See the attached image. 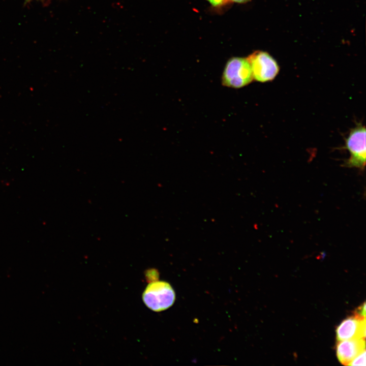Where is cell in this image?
Here are the masks:
<instances>
[{
  "mask_svg": "<svg viewBox=\"0 0 366 366\" xmlns=\"http://www.w3.org/2000/svg\"><path fill=\"white\" fill-rule=\"evenodd\" d=\"M142 299L149 309L160 312L172 306L175 299V294L168 283L156 281L146 287L143 293Z\"/></svg>",
  "mask_w": 366,
  "mask_h": 366,
  "instance_id": "1",
  "label": "cell"
},
{
  "mask_svg": "<svg viewBox=\"0 0 366 366\" xmlns=\"http://www.w3.org/2000/svg\"><path fill=\"white\" fill-rule=\"evenodd\" d=\"M253 80L251 68L247 58L232 57L227 62L222 76L223 86L239 88Z\"/></svg>",
  "mask_w": 366,
  "mask_h": 366,
  "instance_id": "2",
  "label": "cell"
},
{
  "mask_svg": "<svg viewBox=\"0 0 366 366\" xmlns=\"http://www.w3.org/2000/svg\"><path fill=\"white\" fill-rule=\"evenodd\" d=\"M345 146L350 152V157L344 166L363 170L365 166V128L359 125L352 129L346 139Z\"/></svg>",
  "mask_w": 366,
  "mask_h": 366,
  "instance_id": "3",
  "label": "cell"
},
{
  "mask_svg": "<svg viewBox=\"0 0 366 366\" xmlns=\"http://www.w3.org/2000/svg\"><path fill=\"white\" fill-rule=\"evenodd\" d=\"M252 72L253 79L260 82L272 81L279 72L276 60L266 52L256 51L247 58Z\"/></svg>",
  "mask_w": 366,
  "mask_h": 366,
  "instance_id": "4",
  "label": "cell"
},
{
  "mask_svg": "<svg viewBox=\"0 0 366 366\" xmlns=\"http://www.w3.org/2000/svg\"><path fill=\"white\" fill-rule=\"evenodd\" d=\"M365 318L355 314L343 320L336 330L337 339L339 341L353 339H365Z\"/></svg>",
  "mask_w": 366,
  "mask_h": 366,
  "instance_id": "5",
  "label": "cell"
},
{
  "mask_svg": "<svg viewBox=\"0 0 366 366\" xmlns=\"http://www.w3.org/2000/svg\"><path fill=\"white\" fill-rule=\"evenodd\" d=\"M365 339H353L339 341L337 345V355L344 365L349 363L361 352L365 350Z\"/></svg>",
  "mask_w": 366,
  "mask_h": 366,
  "instance_id": "6",
  "label": "cell"
},
{
  "mask_svg": "<svg viewBox=\"0 0 366 366\" xmlns=\"http://www.w3.org/2000/svg\"><path fill=\"white\" fill-rule=\"evenodd\" d=\"M348 365H365V349L361 352L349 363Z\"/></svg>",
  "mask_w": 366,
  "mask_h": 366,
  "instance_id": "7",
  "label": "cell"
},
{
  "mask_svg": "<svg viewBox=\"0 0 366 366\" xmlns=\"http://www.w3.org/2000/svg\"><path fill=\"white\" fill-rule=\"evenodd\" d=\"M355 314L362 317L365 318V302L363 303V304L359 307L358 309L356 310V312L355 313Z\"/></svg>",
  "mask_w": 366,
  "mask_h": 366,
  "instance_id": "8",
  "label": "cell"
},
{
  "mask_svg": "<svg viewBox=\"0 0 366 366\" xmlns=\"http://www.w3.org/2000/svg\"><path fill=\"white\" fill-rule=\"evenodd\" d=\"M212 5L214 6H218L222 5L226 3L227 0H207Z\"/></svg>",
  "mask_w": 366,
  "mask_h": 366,
  "instance_id": "9",
  "label": "cell"
},
{
  "mask_svg": "<svg viewBox=\"0 0 366 366\" xmlns=\"http://www.w3.org/2000/svg\"><path fill=\"white\" fill-rule=\"evenodd\" d=\"M231 1L236 2V3H242L246 2L249 0H231Z\"/></svg>",
  "mask_w": 366,
  "mask_h": 366,
  "instance_id": "10",
  "label": "cell"
},
{
  "mask_svg": "<svg viewBox=\"0 0 366 366\" xmlns=\"http://www.w3.org/2000/svg\"><path fill=\"white\" fill-rule=\"evenodd\" d=\"M25 1L26 2H29L33 1V0H25Z\"/></svg>",
  "mask_w": 366,
  "mask_h": 366,
  "instance_id": "11",
  "label": "cell"
}]
</instances>
